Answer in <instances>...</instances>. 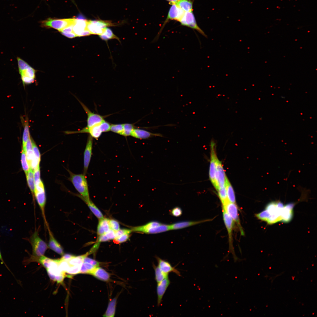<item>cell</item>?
<instances>
[{"mask_svg": "<svg viewBox=\"0 0 317 317\" xmlns=\"http://www.w3.org/2000/svg\"><path fill=\"white\" fill-rule=\"evenodd\" d=\"M109 222L110 229L116 232L120 229L119 224L117 221L113 219H109Z\"/></svg>", "mask_w": 317, "mask_h": 317, "instance_id": "44", "label": "cell"}, {"mask_svg": "<svg viewBox=\"0 0 317 317\" xmlns=\"http://www.w3.org/2000/svg\"><path fill=\"white\" fill-rule=\"evenodd\" d=\"M31 140L32 145V150L34 158L39 163H40L41 160V155L39 150L33 139L31 138Z\"/></svg>", "mask_w": 317, "mask_h": 317, "instance_id": "39", "label": "cell"}, {"mask_svg": "<svg viewBox=\"0 0 317 317\" xmlns=\"http://www.w3.org/2000/svg\"><path fill=\"white\" fill-rule=\"evenodd\" d=\"M47 226L49 235L48 247L57 254L63 255L64 251L63 247L54 237L48 225Z\"/></svg>", "mask_w": 317, "mask_h": 317, "instance_id": "20", "label": "cell"}, {"mask_svg": "<svg viewBox=\"0 0 317 317\" xmlns=\"http://www.w3.org/2000/svg\"><path fill=\"white\" fill-rule=\"evenodd\" d=\"M78 101L87 115L86 127H90L100 123L104 120L103 116L92 112L84 104L79 100Z\"/></svg>", "mask_w": 317, "mask_h": 317, "instance_id": "14", "label": "cell"}, {"mask_svg": "<svg viewBox=\"0 0 317 317\" xmlns=\"http://www.w3.org/2000/svg\"><path fill=\"white\" fill-rule=\"evenodd\" d=\"M17 60L19 73L24 86L33 83L36 77L35 70L20 58L17 57Z\"/></svg>", "mask_w": 317, "mask_h": 317, "instance_id": "2", "label": "cell"}, {"mask_svg": "<svg viewBox=\"0 0 317 317\" xmlns=\"http://www.w3.org/2000/svg\"><path fill=\"white\" fill-rule=\"evenodd\" d=\"M21 162L22 168L26 175L30 168L25 151L22 149Z\"/></svg>", "mask_w": 317, "mask_h": 317, "instance_id": "35", "label": "cell"}, {"mask_svg": "<svg viewBox=\"0 0 317 317\" xmlns=\"http://www.w3.org/2000/svg\"><path fill=\"white\" fill-rule=\"evenodd\" d=\"M21 120L23 127V131L22 138V149L24 151L25 146L29 136H30L28 118L26 117L24 119L22 117Z\"/></svg>", "mask_w": 317, "mask_h": 317, "instance_id": "25", "label": "cell"}, {"mask_svg": "<svg viewBox=\"0 0 317 317\" xmlns=\"http://www.w3.org/2000/svg\"><path fill=\"white\" fill-rule=\"evenodd\" d=\"M38 261L46 269L49 268L51 266L53 259H51L44 256L38 257Z\"/></svg>", "mask_w": 317, "mask_h": 317, "instance_id": "38", "label": "cell"}, {"mask_svg": "<svg viewBox=\"0 0 317 317\" xmlns=\"http://www.w3.org/2000/svg\"><path fill=\"white\" fill-rule=\"evenodd\" d=\"M105 234L109 240H114L115 238V232L111 229Z\"/></svg>", "mask_w": 317, "mask_h": 317, "instance_id": "50", "label": "cell"}, {"mask_svg": "<svg viewBox=\"0 0 317 317\" xmlns=\"http://www.w3.org/2000/svg\"><path fill=\"white\" fill-rule=\"evenodd\" d=\"M99 36L102 40L105 41L112 39L119 40V38L114 34L112 30L107 27L103 33L99 35Z\"/></svg>", "mask_w": 317, "mask_h": 317, "instance_id": "33", "label": "cell"}, {"mask_svg": "<svg viewBox=\"0 0 317 317\" xmlns=\"http://www.w3.org/2000/svg\"><path fill=\"white\" fill-rule=\"evenodd\" d=\"M185 12L176 4H172L166 19L174 20L179 21L183 16Z\"/></svg>", "mask_w": 317, "mask_h": 317, "instance_id": "22", "label": "cell"}, {"mask_svg": "<svg viewBox=\"0 0 317 317\" xmlns=\"http://www.w3.org/2000/svg\"><path fill=\"white\" fill-rule=\"evenodd\" d=\"M93 138L89 135L87 139L86 147L84 154V173L85 174L90 161L93 144Z\"/></svg>", "mask_w": 317, "mask_h": 317, "instance_id": "15", "label": "cell"}, {"mask_svg": "<svg viewBox=\"0 0 317 317\" xmlns=\"http://www.w3.org/2000/svg\"><path fill=\"white\" fill-rule=\"evenodd\" d=\"M35 184L41 181L40 179V172L39 165H38L33 170Z\"/></svg>", "mask_w": 317, "mask_h": 317, "instance_id": "45", "label": "cell"}, {"mask_svg": "<svg viewBox=\"0 0 317 317\" xmlns=\"http://www.w3.org/2000/svg\"><path fill=\"white\" fill-rule=\"evenodd\" d=\"M131 136L139 139H148L155 136H163L161 134L153 133L144 129L135 128L132 130Z\"/></svg>", "mask_w": 317, "mask_h": 317, "instance_id": "18", "label": "cell"}, {"mask_svg": "<svg viewBox=\"0 0 317 317\" xmlns=\"http://www.w3.org/2000/svg\"><path fill=\"white\" fill-rule=\"evenodd\" d=\"M123 124V130L120 135L127 136H131V132L135 128L134 125L128 123Z\"/></svg>", "mask_w": 317, "mask_h": 317, "instance_id": "37", "label": "cell"}, {"mask_svg": "<svg viewBox=\"0 0 317 317\" xmlns=\"http://www.w3.org/2000/svg\"><path fill=\"white\" fill-rule=\"evenodd\" d=\"M113 26L111 21L100 19L87 21V28L91 34L100 35L108 26Z\"/></svg>", "mask_w": 317, "mask_h": 317, "instance_id": "7", "label": "cell"}, {"mask_svg": "<svg viewBox=\"0 0 317 317\" xmlns=\"http://www.w3.org/2000/svg\"><path fill=\"white\" fill-rule=\"evenodd\" d=\"M117 301V298H114L109 301L107 310L103 315V316L106 317L114 316Z\"/></svg>", "mask_w": 317, "mask_h": 317, "instance_id": "28", "label": "cell"}, {"mask_svg": "<svg viewBox=\"0 0 317 317\" xmlns=\"http://www.w3.org/2000/svg\"><path fill=\"white\" fill-rule=\"evenodd\" d=\"M87 21L84 19H75L73 32L77 36H89L91 34L87 28Z\"/></svg>", "mask_w": 317, "mask_h": 317, "instance_id": "13", "label": "cell"}, {"mask_svg": "<svg viewBox=\"0 0 317 317\" xmlns=\"http://www.w3.org/2000/svg\"><path fill=\"white\" fill-rule=\"evenodd\" d=\"M284 205L280 200L272 201L266 206L265 210L256 214L257 218L266 221L269 224L275 223L281 221V215Z\"/></svg>", "mask_w": 317, "mask_h": 317, "instance_id": "1", "label": "cell"}, {"mask_svg": "<svg viewBox=\"0 0 317 317\" xmlns=\"http://www.w3.org/2000/svg\"><path fill=\"white\" fill-rule=\"evenodd\" d=\"M83 262L90 263L96 267H99L101 264L100 262L87 257L84 258Z\"/></svg>", "mask_w": 317, "mask_h": 317, "instance_id": "48", "label": "cell"}, {"mask_svg": "<svg viewBox=\"0 0 317 317\" xmlns=\"http://www.w3.org/2000/svg\"><path fill=\"white\" fill-rule=\"evenodd\" d=\"M96 267L90 263L83 262L82 265L80 273L91 274Z\"/></svg>", "mask_w": 317, "mask_h": 317, "instance_id": "34", "label": "cell"}, {"mask_svg": "<svg viewBox=\"0 0 317 317\" xmlns=\"http://www.w3.org/2000/svg\"><path fill=\"white\" fill-rule=\"evenodd\" d=\"M70 266V265L68 261L63 260L61 258L60 259L58 267L60 269L61 271L66 273Z\"/></svg>", "mask_w": 317, "mask_h": 317, "instance_id": "42", "label": "cell"}, {"mask_svg": "<svg viewBox=\"0 0 317 317\" xmlns=\"http://www.w3.org/2000/svg\"><path fill=\"white\" fill-rule=\"evenodd\" d=\"M171 3L172 4H176L179 0H166Z\"/></svg>", "mask_w": 317, "mask_h": 317, "instance_id": "55", "label": "cell"}, {"mask_svg": "<svg viewBox=\"0 0 317 317\" xmlns=\"http://www.w3.org/2000/svg\"><path fill=\"white\" fill-rule=\"evenodd\" d=\"M216 143L214 139L210 142L211 157L209 168V175L210 179L217 190L218 187L216 180V161L218 158L216 153Z\"/></svg>", "mask_w": 317, "mask_h": 317, "instance_id": "8", "label": "cell"}, {"mask_svg": "<svg viewBox=\"0 0 317 317\" xmlns=\"http://www.w3.org/2000/svg\"><path fill=\"white\" fill-rule=\"evenodd\" d=\"M170 284V281L168 277L157 283L156 291L158 306L161 304L163 296Z\"/></svg>", "mask_w": 317, "mask_h": 317, "instance_id": "19", "label": "cell"}, {"mask_svg": "<svg viewBox=\"0 0 317 317\" xmlns=\"http://www.w3.org/2000/svg\"><path fill=\"white\" fill-rule=\"evenodd\" d=\"M123 130V124H112L111 125L110 131L121 134Z\"/></svg>", "mask_w": 317, "mask_h": 317, "instance_id": "41", "label": "cell"}, {"mask_svg": "<svg viewBox=\"0 0 317 317\" xmlns=\"http://www.w3.org/2000/svg\"><path fill=\"white\" fill-rule=\"evenodd\" d=\"M131 232L132 231L131 230L125 229H120L118 230L115 232V238L124 234H130Z\"/></svg>", "mask_w": 317, "mask_h": 317, "instance_id": "49", "label": "cell"}, {"mask_svg": "<svg viewBox=\"0 0 317 317\" xmlns=\"http://www.w3.org/2000/svg\"><path fill=\"white\" fill-rule=\"evenodd\" d=\"M213 219H208L197 221H183L170 225L171 230L182 229L202 223L211 221Z\"/></svg>", "mask_w": 317, "mask_h": 317, "instance_id": "21", "label": "cell"}, {"mask_svg": "<svg viewBox=\"0 0 317 317\" xmlns=\"http://www.w3.org/2000/svg\"><path fill=\"white\" fill-rule=\"evenodd\" d=\"M130 234L127 233L122 235L114 239V242L117 244L125 242L129 238Z\"/></svg>", "mask_w": 317, "mask_h": 317, "instance_id": "43", "label": "cell"}, {"mask_svg": "<svg viewBox=\"0 0 317 317\" xmlns=\"http://www.w3.org/2000/svg\"><path fill=\"white\" fill-rule=\"evenodd\" d=\"M70 179L76 190L85 201L90 200L87 181L84 174H75L70 173Z\"/></svg>", "mask_w": 317, "mask_h": 317, "instance_id": "4", "label": "cell"}, {"mask_svg": "<svg viewBox=\"0 0 317 317\" xmlns=\"http://www.w3.org/2000/svg\"><path fill=\"white\" fill-rule=\"evenodd\" d=\"M74 24L71 25L69 26L63 28V29L61 30L60 31V32L66 33L73 32V27Z\"/></svg>", "mask_w": 317, "mask_h": 317, "instance_id": "51", "label": "cell"}, {"mask_svg": "<svg viewBox=\"0 0 317 317\" xmlns=\"http://www.w3.org/2000/svg\"><path fill=\"white\" fill-rule=\"evenodd\" d=\"M294 205V203H291L284 205L281 215V221L288 223L291 220L293 217Z\"/></svg>", "mask_w": 317, "mask_h": 317, "instance_id": "23", "label": "cell"}, {"mask_svg": "<svg viewBox=\"0 0 317 317\" xmlns=\"http://www.w3.org/2000/svg\"><path fill=\"white\" fill-rule=\"evenodd\" d=\"M0 260L2 262V264H4L5 265V266L7 268V269H8V270H9L10 272L14 276L13 274H12V273H11V272L10 270L9 269V267H8L6 265V264L5 262H4V261L3 259L2 255H1V254L0 250Z\"/></svg>", "mask_w": 317, "mask_h": 317, "instance_id": "54", "label": "cell"}, {"mask_svg": "<svg viewBox=\"0 0 317 317\" xmlns=\"http://www.w3.org/2000/svg\"><path fill=\"white\" fill-rule=\"evenodd\" d=\"M81 266L82 265H70L66 273L71 275L79 274L80 273Z\"/></svg>", "mask_w": 317, "mask_h": 317, "instance_id": "40", "label": "cell"}, {"mask_svg": "<svg viewBox=\"0 0 317 317\" xmlns=\"http://www.w3.org/2000/svg\"><path fill=\"white\" fill-rule=\"evenodd\" d=\"M100 125L102 132H106L110 131L111 125L105 120L100 122Z\"/></svg>", "mask_w": 317, "mask_h": 317, "instance_id": "46", "label": "cell"}, {"mask_svg": "<svg viewBox=\"0 0 317 317\" xmlns=\"http://www.w3.org/2000/svg\"><path fill=\"white\" fill-rule=\"evenodd\" d=\"M85 202L91 212L98 218L100 219L104 217L100 211L90 200Z\"/></svg>", "mask_w": 317, "mask_h": 317, "instance_id": "31", "label": "cell"}, {"mask_svg": "<svg viewBox=\"0 0 317 317\" xmlns=\"http://www.w3.org/2000/svg\"><path fill=\"white\" fill-rule=\"evenodd\" d=\"M152 267L155 271V280L157 283L160 282L168 277V274L163 272L158 266H156L154 263H152Z\"/></svg>", "mask_w": 317, "mask_h": 317, "instance_id": "30", "label": "cell"}, {"mask_svg": "<svg viewBox=\"0 0 317 317\" xmlns=\"http://www.w3.org/2000/svg\"><path fill=\"white\" fill-rule=\"evenodd\" d=\"M218 191L219 197L222 206L224 205L228 201L225 186L222 188H219Z\"/></svg>", "mask_w": 317, "mask_h": 317, "instance_id": "36", "label": "cell"}, {"mask_svg": "<svg viewBox=\"0 0 317 317\" xmlns=\"http://www.w3.org/2000/svg\"><path fill=\"white\" fill-rule=\"evenodd\" d=\"M185 12L192 11L193 3L188 0H179L176 4Z\"/></svg>", "mask_w": 317, "mask_h": 317, "instance_id": "32", "label": "cell"}, {"mask_svg": "<svg viewBox=\"0 0 317 317\" xmlns=\"http://www.w3.org/2000/svg\"><path fill=\"white\" fill-rule=\"evenodd\" d=\"M225 186L228 201L231 203H236L235 195L234 190L227 178L226 179Z\"/></svg>", "mask_w": 317, "mask_h": 317, "instance_id": "29", "label": "cell"}, {"mask_svg": "<svg viewBox=\"0 0 317 317\" xmlns=\"http://www.w3.org/2000/svg\"><path fill=\"white\" fill-rule=\"evenodd\" d=\"M170 213L173 216L178 217L182 215V211L180 208L178 207H176L171 210L170 211Z\"/></svg>", "mask_w": 317, "mask_h": 317, "instance_id": "47", "label": "cell"}, {"mask_svg": "<svg viewBox=\"0 0 317 317\" xmlns=\"http://www.w3.org/2000/svg\"><path fill=\"white\" fill-rule=\"evenodd\" d=\"M132 232L147 234L161 233L171 230L170 225L163 224L157 221H151L143 225L134 227Z\"/></svg>", "mask_w": 317, "mask_h": 317, "instance_id": "3", "label": "cell"}, {"mask_svg": "<svg viewBox=\"0 0 317 317\" xmlns=\"http://www.w3.org/2000/svg\"><path fill=\"white\" fill-rule=\"evenodd\" d=\"M179 22L182 25L195 29L205 37H207L205 33L198 25L192 11L185 12Z\"/></svg>", "mask_w": 317, "mask_h": 317, "instance_id": "12", "label": "cell"}, {"mask_svg": "<svg viewBox=\"0 0 317 317\" xmlns=\"http://www.w3.org/2000/svg\"><path fill=\"white\" fill-rule=\"evenodd\" d=\"M227 178L221 163L217 158L216 161V180L218 187L217 190L225 186Z\"/></svg>", "mask_w": 317, "mask_h": 317, "instance_id": "16", "label": "cell"}, {"mask_svg": "<svg viewBox=\"0 0 317 317\" xmlns=\"http://www.w3.org/2000/svg\"><path fill=\"white\" fill-rule=\"evenodd\" d=\"M109 220L108 219L104 217L99 219L97 231L98 236L106 233L110 230Z\"/></svg>", "mask_w": 317, "mask_h": 317, "instance_id": "26", "label": "cell"}, {"mask_svg": "<svg viewBox=\"0 0 317 317\" xmlns=\"http://www.w3.org/2000/svg\"><path fill=\"white\" fill-rule=\"evenodd\" d=\"M222 210L223 220L228 234L230 250L231 252L232 253L235 261L237 259L234 253L232 244V231L235 223L225 210L223 209Z\"/></svg>", "mask_w": 317, "mask_h": 317, "instance_id": "11", "label": "cell"}, {"mask_svg": "<svg viewBox=\"0 0 317 317\" xmlns=\"http://www.w3.org/2000/svg\"><path fill=\"white\" fill-rule=\"evenodd\" d=\"M34 196L40 208L45 223L47 225L45 213L46 196L44 186L41 181L35 184Z\"/></svg>", "mask_w": 317, "mask_h": 317, "instance_id": "9", "label": "cell"}, {"mask_svg": "<svg viewBox=\"0 0 317 317\" xmlns=\"http://www.w3.org/2000/svg\"><path fill=\"white\" fill-rule=\"evenodd\" d=\"M32 249L31 257L38 258L44 255L48 247L47 244L39 236L37 230L35 231L28 239Z\"/></svg>", "mask_w": 317, "mask_h": 317, "instance_id": "5", "label": "cell"}, {"mask_svg": "<svg viewBox=\"0 0 317 317\" xmlns=\"http://www.w3.org/2000/svg\"><path fill=\"white\" fill-rule=\"evenodd\" d=\"M60 32L62 35L68 38H72L77 37L76 35L73 32L68 33Z\"/></svg>", "mask_w": 317, "mask_h": 317, "instance_id": "52", "label": "cell"}, {"mask_svg": "<svg viewBox=\"0 0 317 317\" xmlns=\"http://www.w3.org/2000/svg\"><path fill=\"white\" fill-rule=\"evenodd\" d=\"M155 258L158 262V266L163 272L168 274L169 273L173 272L179 276H181L180 272L174 267H173L169 262L157 256H155Z\"/></svg>", "mask_w": 317, "mask_h": 317, "instance_id": "17", "label": "cell"}, {"mask_svg": "<svg viewBox=\"0 0 317 317\" xmlns=\"http://www.w3.org/2000/svg\"><path fill=\"white\" fill-rule=\"evenodd\" d=\"M222 208L232 218L234 223L237 225L241 235L242 236L244 235V232L240 223L238 209L236 203L228 201L224 205L222 206Z\"/></svg>", "mask_w": 317, "mask_h": 317, "instance_id": "10", "label": "cell"}, {"mask_svg": "<svg viewBox=\"0 0 317 317\" xmlns=\"http://www.w3.org/2000/svg\"><path fill=\"white\" fill-rule=\"evenodd\" d=\"M74 256L70 254H65L63 255L61 258L63 260L68 261L72 258Z\"/></svg>", "mask_w": 317, "mask_h": 317, "instance_id": "53", "label": "cell"}, {"mask_svg": "<svg viewBox=\"0 0 317 317\" xmlns=\"http://www.w3.org/2000/svg\"><path fill=\"white\" fill-rule=\"evenodd\" d=\"M91 275L103 281H107L110 279V275L109 273L104 269L99 267L95 268Z\"/></svg>", "mask_w": 317, "mask_h": 317, "instance_id": "24", "label": "cell"}, {"mask_svg": "<svg viewBox=\"0 0 317 317\" xmlns=\"http://www.w3.org/2000/svg\"><path fill=\"white\" fill-rule=\"evenodd\" d=\"M75 18L55 19L49 18L41 22V25L47 28H51L60 31L63 28L74 24Z\"/></svg>", "mask_w": 317, "mask_h": 317, "instance_id": "6", "label": "cell"}, {"mask_svg": "<svg viewBox=\"0 0 317 317\" xmlns=\"http://www.w3.org/2000/svg\"><path fill=\"white\" fill-rule=\"evenodd\" d=\"M26 178L28 186L33 196L34 200V191L35 189V183L34 177L33 170L30 168L28 172L26 174Z\"/></svg>", "mask_w": 317, "mask_h": 317, "instance_id": "27", "label": "cell"}]
</instances>
